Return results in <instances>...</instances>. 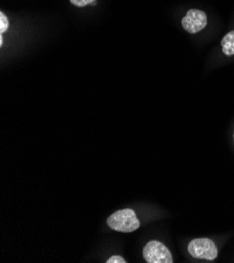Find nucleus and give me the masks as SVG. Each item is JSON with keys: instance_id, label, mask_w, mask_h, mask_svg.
Returning a JSON list of instances; mask_svg holds the SVG:
<instances>
[{"instance_id": "1", "label": "nucleus", "mask_w": 234, "mask_h": 263, "mask_svg": "<svg viewBox=\"0 0 234 263\" xmlns=\"http://www.w3.org/2000/svg\"><path fill=\"white\" fill-rule=\"evenodd\" d=\"M107 224L111 229L123 233H132L140 228V221L137 218L136 212L132 209L116 211L109 217Z\"/></svg>"}, {"instance_id": "2", "label": "nucleus", "mask_w": 234, "mask_h": 263, "mask_svg": "<svg viewBox=\"0 0 234 263\" xmlns=\"http://www.w3.org/2000/svg\"><path fill=\"white\" fill-rule=\"evenodd\" d=\"M188 253L195 259L213 261L218 257L215 243L209 238L193 239L188 245Z\"/></svg>"}, {"instance_id": "3", "label": "nucleus", "mask_w": 234, "mask_h": 263, "mask_svg": "<svg viewBox=\"0 0 234 263\" xmlns=\"http://www.w3.org/2000/svg\"><path fill=\"white\" fill-rule=\"evenodd\" d=\"M143 256L148 263H172L173 258L168 248L157 241H149L143 250Z\"/></svg>"}, {"instance_id": "4", "label": "nucleus", "mask_w": 234, "mask_h": 263, "mask_svg": "<svg viewBox=\"0 0 234 263\" xmlns=\"http://www.w3.org/2000/svg\"><path fill=\"white\" fill-rule=\"evenodd\" d=\"M181 24L187 33L194 35L206 28L208 24V16L202 10L190 9L187 11L185 16L182 18Z\"/></svg>"}, {"instance_id": "5", "label": "nucleus", "mask_w": 234, "mask_h": 263, "mask_svg": "<svg viewBox=\"0 0 234 263\" xmlns=\"http://www.w3.org/2000/svg\"><path fill=\"white\" fill-rule=\"evenodd\" d=\"M222 51L227 57L234 56V30L230 31L228 34L224 36L221 41Z\"/></svg>"}, {"instance_id": "6", "label": "nucleus", "mask_w": 234, "mask_h": 263, "mask_svg": "<svg viewBox=\"0 0 234 263\" xmlns=\"http://www.w3.org/2000/svg\"><path fill=\"white\" fill-rule=\"evenodd\" d=\"M9 29V19L2 12L0 13V34H5Z\"/></svg>"}, {"instance_id": "7", "label": "nucleus", "mask_w": 234, "mask_h": 263, "mask_svg": "<svg viewBox=\"0 0 234 263\" xmlns=\"http://www.w3.org/2000/svg\"><path fill=\"white\" fill-rule=\"evenodd\" d=\"M69 2L76 6V7H79V8H83L89 4H93L95 0H69Z\"/></svg>"}, {"instance_id": "8", "label": "nucleus", "mask_w": 234, "mask_h": 263, "mask_svg": "<svg viewBox=\"0 0 234 263\" xmlns=\"http://www.w3.org/2000/svg\"><path fill=\"white\" fill-rule=\"evenodd\" d=\"M106 262H107V263H125L126 260H125L123 257H121V256L115 255V256L111 257Z\"/></svg>"}, {"instance_id": "9", "label": "nucleus", "mask_w": 234, "mask_h": 263, "mask_svg": "<svg viewBox=\"0 0 234 263\" xmlns=\"http://www.w3.org/2000/svg\"><path fill=\"white\" fill-rule=\"evenodd\" d=\"M3 44H4V39H3V35L0 36V46H3Z\"/></svg>"}]
</instances>
